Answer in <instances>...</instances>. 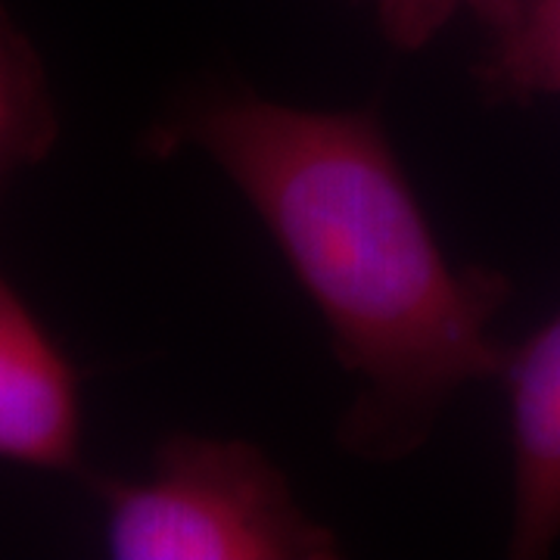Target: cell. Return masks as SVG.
<instances>
[{"instance_id":"obj_1","label":"cell","mask_w":560,"mask_h":560,"mask_svg":"<svg viewBox=\"0 0 560 560\" xmlns=\"http://www.w3.org/2000/svg\"><path fill=\"white\" fill-rule=\"evenodd\" d=\"M147 147L202 153L275 237L355 381L337 423L346 452L408 458L467 383L501 374L508 346L492 324L511 280L445 256L374 106L308 109L206 88Z\"/></svg>"},{"instance_id":"obj_2","label":"cell","mask_w":560,"mask_h":560,"mask_svg":"<svg viewBox=\"0 0 560 560\" xmlns=\"http://www.w3.org/2000/svg\"><path fill=\"white\" fill-rule=\"evenodd\" d=\"M116 560H334L330 526L312 517L259 445L175 433L140 480H91Z\"/></svg>"},{"instance_id":"obj_3","label":"cell","mask_w":560,"mask_h":560,"mask_svg":"<svg viewBox=\"0 0 560 560\" xmlns=\"http://www.w3.org/2000/svg\"><path fill=\"white\" fill-rule=\"evenodd\" d=\"M81 436L79 368L0 271V460L84 474Z\"/></svg>"},{"instance_id":"obj_4","label":"cell","mask_w":560,"mask_h":560,"mask_svg":"<svg viewBox=\"0 0 560 560\" xmlns=\"http://www.w3.org/2000/svg\"><path fill=\"white\" fill-rule=\"evenodd\" d=\"M499 381L511 430L508 558H545L560 541V312L508 349Z\"/></svg>"},{"instance_id":"obj_5","label":"cell","mask_w":560,"mask_h":560,"mask_svg":"<svg viewBox=\"0 0 560 560\" xmlns=\"http://www.w3.org/2000/svg\"><path fill=\"white\" fill-rule=\"evenodd\" d=\"M60 138V113L38 47L0 0V197L50 156Z\"/></svg>"},{"instance_id":"obj_6","label":"cell","mask_w":560,"mask_h":560,"mask_svg":"<svg viewBox=\"0 0 560 560\" xmlns=\"http://www.w3.org/2000/svg\"><path fill=\"white\" fill-rule=\"evenodd\" d=\"M474 75L489 101L560 97V0H523L514 16L489 28Z\"/></svg>"},{"instance_id":"obj_7","label":"cell","mask_w":560,"mask_h":560,"mask_svg":"<svg viewBox=\"0 0 560 560\" xmlns=\"http://www.w3.org/2000/svg\"><path fill=\"white\" fill-rule=\"evenodd\" d=\"M361 3L374 13L383 38L396 50L415 54L430 47L458 16H474L489 32L508 16H514L523 0H361Z\"/></svg>"}]
</instances>
